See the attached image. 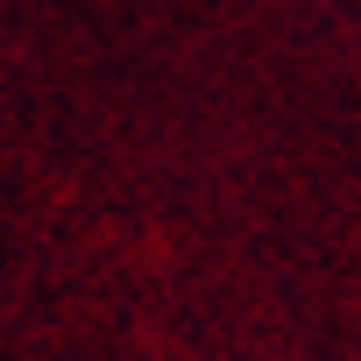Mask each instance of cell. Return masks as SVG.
Listing matches in <instances>:
<instances>
[]
</instances>
